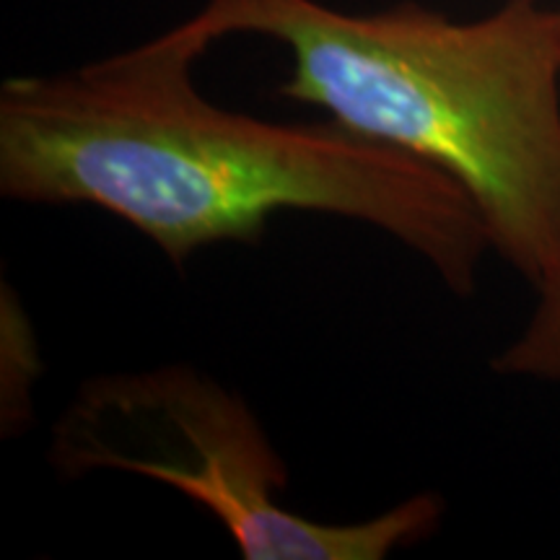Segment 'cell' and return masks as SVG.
Masks as SVG:
<instances>
[{
  "mask_svg": "<svg viewBox=\"0 0 560 560\" xmlns=\"http://www.w3.org/2000/svg\"><path fill=\"white\" fill-rule=\"evenodd\" d=\"M198 16L143 45L0 89V192L96 206L182 268L210 244H257L280 210L369 223L472 296L490 236L465 187L342 125L268 122L208 102Z\"/></svg>",
  "mask_w": 560,
  "mask_h": 560,
  "instance_id": "obj_1",
  "label": "cell"
},
{
  "mask_svg": "<svg viewBox=\"0 0 560 560\" xmlns=\"http://www.w3.org/2000/svg\"><path fill=\"white\" fill-rule=\"evenodd\" d=\"M215 39L257 34L291 55L283 100L436 166L465 187L490 247L537 285L560 262V19L537 0L454 21L405 3L206 0Z\"/></svg>",
  "mask_w": 560,
  "mask_h": 560,
  "instance_id": "obj_2",
  "label": "cell"
},
{
  "mask_svg": "<svg viewBox=\"0 0 560 560\" xmlns=\"http://www.w3.org/2000/svg\"><path fill=\"white\" fill-rule=\"evenodd\" d=\"M66 478L120 470L166 482L229 532L247 560H384L439 529L444 501L416 493L363 522L301 516L280 501L289 467L242 397L192 366L96 376L50 441Z\"/></svg>",
  "mask_w": 560,
  "mask_h": 560,
  "instance_id": "obj_3",
  "label": "cell"
},
{
  "mask_svg": "<svg viewBox=\"0 0 560 560\" xmlns=\"http://www.w3.org/2000/svg\"><path fill=\"white\" fill-rule=\"evenodd\" d=\"M535 289V312L514 342L495 355L493 371L560 384V262Z\"/></svg>",
  "mask_w": 560,
  "mask_h": 560,
  "instance_id": "obj_4",
  "label": "cell"
},
{
  "mask_svg": "<svg viewBox=\"0 0 560 560\" xmlns=\"http://www.w3.org/2000/svg\"><path fill=\"white\" fill-rule=\"evenodd\" d=\"M558 11V19H560V9H556Z\"/></svg>",
  "mask_w": 560,
  "mask_h": 560,
  "instance_id": "obj_5",
  "label": "cell"
}]
</instances>
